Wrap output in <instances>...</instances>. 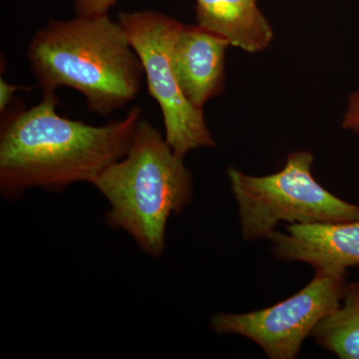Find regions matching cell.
I'll return each mask as SVG.
<instances>
[{
  "label": "cell",
  "instance_id": "2",
  "mask_svg": "<svg viewBox=\"0 0 359 359\" xmlns=\"http://www.w3.org/2000/svg\"><path fill=\"white\" fill-rule=\"evenodd\" d=\"M28 60L43 94L70 87L105 117L136 98L145 75L122 25L108 13L49 21L33 36Z\"/></svg>",
  "mask_w": 359,
  "mask_h": 359
},
{
  "label": "cell",
  "instance_id": "7",
  "mask_svg": "<svg viewBox=\"0 0 359 359\" xmlns=\"http://www.w3.org/2000/svg\"><path fill=\"white\" fill-rule=\"evenodd\" d=\"M268 236L276 259L302 262L332 275L359 266V222L292 224Z\"/></svg>",
  "mask_w": 359,
  "mask_h": 359
},
{
  "label": "cell",
  "instance_id": "10",
  "mask_svg": "<svg viewBox=\"0 0 359 359\" xmlns=\"http://www.w3.org/2000/svg\"><path fill=\"white\" fill-rule=\"evenodd\" d=\"M311 337L341 359H359V282L347 283L337 311L323 318Z\"/></svg>",
  "mask_w": 359,
  "mask_h": 359
},
{
  "label": "cell",
  "instance_id": "13",
  "mask_svg": "<svg viewBox=\"0 0 359 359\" xmlns=\"http://www.w3.org/2000/svg\"><path fill=\"white\" fill-rule=\"evenodd\" d=\"M20 89V87L9 84L6 79L1 77L0 79V110H1V113H4L7 107H9V104L13 102L14 94Z\"/></svg>",
  "mask_w": 359,
  "mask_h": 359
},
{
  "label": "cell",
  "instance_id": "6",
  "mask_svg": "<svg viewBox=\"0 0 359 359\" xmlns=\"http://www.w3.org/2000/svg\"><path fill=\"white\" fill-rule=\"evenodd\" d=\"M346 285V276L316 271L313 280L289 299L252 313L215 314L211 327L252 340L269 358L294 359L318 323L339 309Z\"/></svg>",
  "mask_w": 359,
  "mask_h": 359
},
{
  "label": "cell",
  "instance_id": "12",
  "mask_svg": "<svg viewBox=\"0 0 359 359\" xmlns=\"http://www.w3.org/2000/svg\"><path fill=\"white\" fill-rule=\"evenodd\" d=\"M342 127L354 134L359 135V90L349 96Z\"/></svg>",
  "mask_w": 359,
  "mask_h": 359
},
{
  "label": "cell",
  "instance_id": "9",
  "mask_svg": "<svg viewBox=\"0 0 359 359\" xmlns=\"http://www.w3.org/2000/svg\"><path fill=\"white\" fill-rule=\"evenodd\" d=\"M196 18L198 25L250 53L264 50L273 40L257 0H196Z\"/></svg>",
  "mask_w": 359,
  "mask_h": 359
},
{
  "label": "cell",
  "instance_id": "5",
  "mask_svg": "<svg viewBox=\"0 0 359 359\" xmlns=\"http://www.w3.org/2000/svg\"><path fill=\"white\" fill-rule=\"evenodd\" d=\"M118 21L140 58L149 94L159 104L165 138L174 152L184 158L194 149L215 147L204 111L187 100L172 65V45L183 23L153 11L122 13Z\"/></svg>",
  "mask_w": 359,
  "mask_h": 359
},
{
  "label": "cell",
  "instance_id": "1",
  "mask_svg": "<svg viewBox=\"0 0 359 359\" xmlns=\"http://www.w3.org/2000/svg\"><path fill=\"white\" fill-rule=\"evenodd\" d=\"M56 93H45L32 108L2 113L0 193L20 199L41 188L58 193L78 182L92 184L105 168L128 152L142 109L135 106L121 120L91 126L56 112Z\"/></svg>",
  "mask_w": 359,
  "mask_h": 359
},
{
  "label": "cell",
  "instance_id": "3",
  "mask_svg": "<svg viewBox=\"0 0 359 359\" xmlns=\"http://www.w3.org/2000/svg\"><path fill=\"white\" fill-rule=\"evenodd\" d=\"M91 185L110 204L106 224L128 233L153 257L165 252L170 217L193 199L192 174L183 157L144 119L125 157L105 168Z\"/></svg>",
  "mask_w": 359,
  "mask_h": 359
},
{
  "label": "cell",
  "instance_id": "11",
  "mask_svg": "<svg viewBox=\"0 0 359 359\" xmlns=\"http://www.w3.org/2000/svg\"><path fill=\"white\" fill-rule=\"evenodd\" d=\"M120 0H75L78 15H96L108 13L111 7Z\"/></svg>",
  "mask_w": 359,
  "mask_h": 359
},
{
  "label": "cell",
  "instance_id": "8",
  "mask_svg": "<svg viewBox=\"0 0 359 359\" xmlns=\"http://www.w3.org/2000/svg\"><path fill=\"white\" fill-rule=\"evenodd\" d=\"M230 42L200 25H182L171 49L175 75L182 92L194 107L224 90V57Z\"/></svg>",
  "mask_w": 359,
  "mask_h": 359
},
{
  "label": "cell",
  "instance_id": "4",
  "mask_svg": "<svg viewBox=\"0 0 359 359\" xmlns=\"http://www.w3.org/2000/svg\"><path fill=\"white\" fill-rule=\"evenodd\" d=\"M313 156L297 151L278 173L266 177L228 170L245 240L268 238L280 222L290 224L359 222V205L335 197L311 174Z\"/></svg>",
  "mask_w": 359,
  "mask_h": 359
}]
</instances>
